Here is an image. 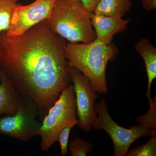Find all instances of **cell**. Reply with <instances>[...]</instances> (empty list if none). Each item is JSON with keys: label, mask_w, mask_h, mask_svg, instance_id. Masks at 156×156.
Listing matches in <instances>:
<instances>
[{"label": "cell", "mask_w": 156, "mask_h": 156, "mask_svg": "<svg viewBox=\"0 0 156 156\" xmlns=\"http://www.w3.org/2000/svg\"><path fill=\"white\" fill-rule=\"evenodd\" d=\"M91 23L96 34V39L106 45L110 44L116 34L127 28L129 20H125L119 16H108L91 13Z\"/></svg>", "instance_id": "cell-9"}, {"label": "cell", "mask_w": 156, "mask_h": 156, "mask_svg": "<svg viewBox=\"0 0 156 156\" xmlns=\"http://www.w3.org/2000/svg\"><path fill=\"white\" fill-rule=\"evenodd\" d=\"M38 115L37 105L30 98L25 97L15 115L0 116V134L28 141L40 134L41 123L36 119Z\"/></svg>", "instance_id": "cell-6"}, {"label": "cell", "mask_w": 156, "mask_h": 156, "mask_svg": "<svg viewBox=\"0 0 156 156\" xmlns=\"http://www.w3.org/2000/svg\"><path fill=\"white\" fill-rule=\"evenodd\" d=\"M144 9L147 11H154L156 9V0H141Z\"/></svg>", "instance_id": "cell-19"}, {"label": "cell", "mask_w": 156, "mask_h": 156, "mask_svg": "<svg viewBox=\"0 0 156 156\" xmlns=\"http://www.w3.org/2000/svg\"><path fill=\"white\" fill-rule=\"evenodd\" d=\"M97 118L92 128L104 130L110 136L114 145L115 156H127L132 144L143 136L149 137L152 129L139 124L126 129L118 125L109 114L103 98L95 103Z\"/></svg>", "instance_id": "cell-5"}, {"label": "cell", "mask_w": 156, "mask_h": 156, "mask_svg": "<svg viewBox=\"0 0 156 156\" xmlns=\"http://www.w3.org/2000/svg\"><path fill=\"white\" fill-rule=\"evenodd\" d=\"M150 105L149 109L145 115L138 116L136 118V122L151 128L156 129V98L150 97L148 99Z\"/></svg>", "instance_id": "cell-15"}, {"label": "cell", "mask_w": 156, "mask_h": 156, "mask_svg": "<svg viewBox=\"0 0 156 156\" xmlns=\"http://www.w3.org/2000/svg\"><path fill=\"white\" fill-rule=\"evenodd\" d=\"M41 123L39 135L42 151H48L57 141L61 130L69 123L78 122L74 87L69 84L59 95Z\"/></svg>", "instance_id": "cell-4"}, {"label": "cell", "mask_w": 156, "mask_h": 156, "mask_svg": "<svg viewBox=\"0 0 156 156\" xmlns=\"http://www.w3.org/2000/svg\"><path fill=\"white\" fill-rule=\"evenodd\" d=\"M150 137V139L145 144L129 151L127 156H156V129L152 130Z\"/></svg>", "instance_id": "cell-14"}, {"label": "cell", "mask_w": 156, "mask_h": 156, "mask_svg": "<svg viewBox=\"0 0 156 156\" xmlns=\"http://www.w3.org/2000/svg\"><path fill=\"white\" fill-rule=\"evenodd\" d=\"M93 144L80 137L73 140L68 144V148L72 156H86L93 151Z\"/></svg>", "instance_id": "cell-16"}, {"label": "cell", "mask_w": 156, "mask_h": 156, "mask_svg": "<svg viewBox=\"0 0 156 156\" xmlns=\"http://www.w3.org/2000/svg\"><path fill=\"white\" fill-rule=\"evenodd\" d=\"M135 50L144 61L148 80L147 98L151 96V87L156 78V48L148 39L141 38L135 45Z\"/></svg>", "instance_id": "cell-11"}, {"label": "cell", "mask_w": 156, "mask_h": 156, "mask_svg": "<svg viewBox=\"0 0 156 156\" xmlns=\"http://www.w3.org/2000/svg\"><path fill=\"white\" fill-rule=\"evenodd\" d=\"M68 71L70 82L73 84L78 127L89 133L97 118L95 105L98 93L92 87L88 78L80 70L68 66Z\"/></svg>", "instance_id": "cell-7"}, {"label": "cell", "mask_w": 156, "mask_h": 156, "mask_svg": "<svg viewBox=\"0 0 156 156\" xmlns=\"http://www.w3.org/2000/svg\"><path fill=\"white\" fill-rule=\"evenodd\" d=\"M91 13H94L95 8L100 0H78Z\"/></svg>", "instance_id": "cell-18"}, {"label": "cell", "mask_w": 156, "mask_h": 156, "mask_svg": "<svg viewBox=\"0 0 156 156\" xmlns=\"http://www.w3.org/2000/svg\"><path fill=\"white\" fill-rule=\"evenodd\" d=\"M131 0H100L94 13L108 16L122 17L131 10Z\"/></svg>", "instance_id": "cell-12"}, {"label": "cell", "mask_w": 156, "mask_h": 156, "mask_svg": "<svg viewBox=\"0 0 156 156\" xmlns=\"http://www.w3.org/2000/svg\"><path fill=\"white\" fill-rule=\"evenodd\" d=\"M2 70L0 67V83H1V80H2Z\"/></svg>", "instance_id": "cell-20"}, {"label": "cell", "mask_w": 156, "mask_h": 156, "mask_svg": "<svg viewBox=\"0 0 156 156\" xmlns=\"http://www.w3.org/2000/svg\"><path fill=\"white\" fill-rule=\"evenodd\" d=\"M56 0H35L27 5L17 3L11 17V26L5 32L10 37L22 35L38 23L51 17Z\"/></svg>", "instance_id": "cell-8"}, {"label": "cell", "mask_w": 156, "mask_h": 156, "mask_svg": "<svg viewBox=\"0 0 156 156\" xmlns=\"http://www.w3.org/2000/svg\"><path fill=\"white\" fill-rule=\"evenodd\" d=\"M65 52L68 66L80 70L98 93L107 92V66L118 54L114 44L106 45L96 39L88 44L69 43L66 45Z\"/></svg>", "instance_id": "cell-2"}, {"label": "cell", "mask_w": 156, "mask_h": 156, "mask_svg": "<svg viewBox=\"0 0 156 156\" xmlns=\"http://www.w3.org/2000/svg\"><path fill=\"white\" fill-rule=\"evenodd\" d=\"M17 0H0V32H6L11 26L12 13Z\"/></svg>", "instance_id": "cell-13"}, {"label": "cell", "mask_w": 156, "mask_h": 156, "mask_svg": "<svg viewBox=\"0 0 156 156\" xmlns=\"http://www.w3.org/2000/svg\"><path fill=\"white\" fill-rule=\"evenodd\" d=\"M91 13L78 0H56L51 17L45 21L50 30L69 43L88 44L96 38Z\"/></svg>", "instance_id": "cell-3"}, {"label": "cell", "mask_w": 156, "mask_h": 156, "mask_svg": "<svg viewBox=\"0 0 156 156\" xmlns=\"http://www.w3.org/2000/svg\"><path fill=\"white\" fill-rule=\"evenodd\" d=\"M66 44L45 20L16 37L0 32V67L21 95L36 103L43 119L69 85Z\"/></svg>", "instance_id": "cell-1"}, {"label": "cell", "mask_w": 156, "mask_h": 156, "mask_svg": "<svg viewBox=\"0 0 156 156\" xmlns=\"http://www.w3.org/2000/svg\"><path fill=\"white\" fill-rule=\"evenodd\" d=\"M78 122H74L69 123L65 126L60 131L57 139L61 149V156L66 155L68 153V141L70 132L74 126L77 125Z\"/></svg>", "instance_id": "cell-17"}, {"label": "cell", "mask_w": 156, "mask_h": 156, "mask_svg": "<svg viewBox=\"0 0 156 156\" xmlns=\"http://www.w3.org/2000/svg\"><path fill=\"white\" fill-rule=\"evenodd\" d=\"M25 97L22 96L14 84L2 71L0 83V116L15 115L22 104Z\"/></svg>", "instance_id": "cell-10"}]
</instances>
